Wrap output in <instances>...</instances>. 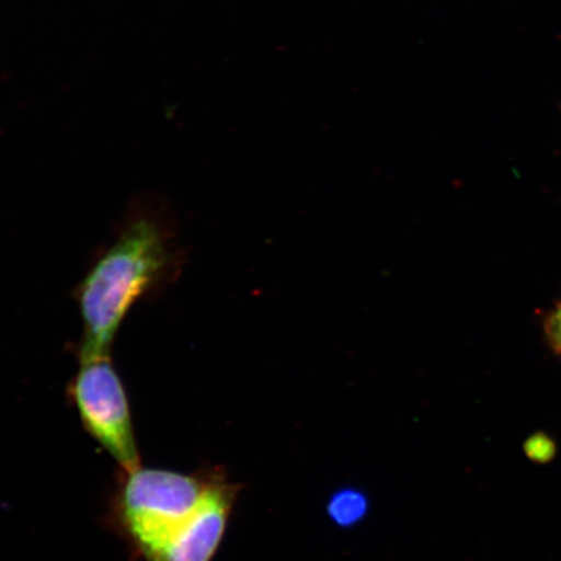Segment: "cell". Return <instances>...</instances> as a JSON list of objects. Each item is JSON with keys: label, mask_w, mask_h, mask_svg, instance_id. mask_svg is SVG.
Wrapping results in <instances>:
<instances>
[{"label": "cell", "mask_w": 561, "mask_h": 561, "mask_svg": "<svg viewBox=\"0 0 561 561\" xmlns=\"http://www.w3.org/2000/svg\"><path fill=\"white\" fill-rule=\"evenodd\" d=\"M68 398L83 431L107 451L122 471L140 466L128 394L111 355L80 359Z\"/></svg>", "instance_id": "3957f363"}, {"label": "cell", "mask_w": 561, "mask_h": 561, "mask_svg": "<svg viewBox=\"0 0 561 561\" xmlns=\"http://www.w3.org/2000/svg\"><path fill=\"white\" fill-rule=\"evenodd\" d=\"M219 468L122 471L108 522L144 561H213L240 494Z\"/></svg>", "instance_id": "6da1fadb"}, {"label": "cell", "mask_w": 561, "mask_h": 561, "mask_svg": "<svg viewBox=\"0 0 561 561\" xmlns=\"http://www.w3.org/2000/svg\"><path fill=\"white\" fill-rule=\"evenodd\" d=\"M173 262L163 224L139 216L124 228L77 287L82 319L79 359L111 355L133 306L163 283Z\"/></svg>", "instance_id": "7a4b0ae2"}, {"label": "cell", "mask_w": 561, "mask_h": 561, "mask_svg": "<svg viewBox=\"0 0 561 561\" xmlns=\"http://www.w3.org/2000/svg\"><path fill=\"white\" fill-rule=\"evenodd\" d=\"M328 512L335 524L348 528L366 517L368 500L359 490L343 489L332 496Z\"/></svg>", "instance_id": "277c9868"}, {"label": "cell", "mask_w": 561, "mask_h": 561, "mask_svg": "<svg viewBox=\"0 0 561 561\" xmlns=\"http://www.w3.org/2000/svg\"><path fill=\"white\" fill-rule=\"evenodd\" d=\"M543 333L552 353L561 359V300L547 313L543 320Z\"/></svg>", "instance_id": "5b68a950"}]
</instances>
